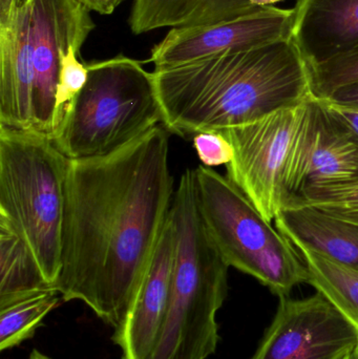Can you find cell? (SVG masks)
Wrapping results in <instances>:
<instances>
[{
	"instance_id": "cell-21",
	"label": "cell",
	"mask_w": 358,
	"mask_h": 359,
	"mask_svg": "<svg viewBox=\"0 0 358 359\" xmlns=\"http://www.w3.org/2000/svg\"><path fill=\"white\" fill-rule=\"evenodd\" d=\"M313 92L328 99L342 88L358 84V50L311 67Z\"/></svg>"
},
{
	"instance_id": "cell-2",
	"label": "cell",
	"mask_w": 358,
	"mask_h": 359,
	"mask_svg": "<svg viewBox=\"0 0 358 359\" xmlns=\"http://www.w3.org/2000/svg\"><path fill=\"white\" fill-rule=\"evenodd\" d=\"M163 126L180 137L252 123L315 97L291 38L155 69Z\"/></svg>"
},
{
	"instance_id": "cell-13",
	"label": "cell",
	"mask_w": 358,
	"mask_h": 359,
	"mask_svg": "<svg viewBox=\"0 0 358 359\" xmlns=\"http://www.w3.org/2000/svg\"><path fill=\"white\" fill-rule=\"evenodd\" d=\"M174 238L170 217L138 293L113 341L123 359H149L159 339L170 302Z\"/></svg>"
},
{
	"instance_id": "cell-20",
	"label": "cell",
	"mask_w": 358,
	"mask_h": 359,
	"mask_svg": "<svg viewBox=\"0 0 358 359\" xmlns=\"http://www.w3.org/2000/svg\"><path fill=\"white\" fill-rule=\"evenodd\" d=\"M287 204L310 207L358 227V179L308 186L298 196L289 198Z\"/></svg>"
},
{
	"instance_id": "cell-23",
	"label": "cell",
	"mask_w": 358,
	"mask_h": 359,
	"mask_svg": "<svg viewBox=\"0 0 358 359\" xmlns=\"http://www.w3.org/2000/svg\"><path fill=\"white\" fill-rule=\"evenodd\" d=\"M198 157L206 168L228 165L233 159V145L221 132H204L193 136Z\"/></svg>"
},
{
	"instance_id": "cell-9",
	"label": "cell",
	"mask_w": 358,
	"mask_h": 359,
	"mask_svg": "<svg viewBox=\"0 0 358 359\" xmlns=\"http://www.w3.org/2000/svg\"><path fill=\"white\" fill-rule=\"evenodd\" d=\"M358 179V137L313 97L303 109L285 170L284 189L288 201L317 184ZM287 201V202H288Z\"/></svg>"
},
{
	"instance_id": "cell-16",
	"label": "cell",
	"mask_w": 358,
	"mask_h": 359,
	"mask_svg": "<svg viewBox=\"0 0 358 359\" xmlns=\"http://www.w3.org/2000/svg\"><path fill=\"white\" fill-rule=\"evenodd\" d=\"M275 227L291 243H300L329 259L358 268V236L350 224L317 209L287 204Z\"/></svg>"
},
{
	"instance_id": "cell-27",
	"label": "cell",
	"mask_w": 358,
	"mask_h": 359,
	"mask_svg": "<svg viewBox=\"0 0 358 359\" xmlns=\"http://www.w3.org/2000/svg\"><path fill=\"white\" fill-rule=\"evenodd\" d=\"M29 359H52L46 356V354L41 353V352L38 351V350L34 349L32 351L31 355H29Z\"/></svg>"
},
{
	"instance_id": "cell-14",
	"label": "cell",
	"mask_w": 358,
	"mask_h": 359,
	"mask_svg": "<svg viewBox=\"0 0 358 359\" xmlns=\"http://www.w3.org/2000/svg\"><path fill=\"white\" fill-rule=\"evenodd\" d=\"M291 39L310 67L358 50V0H296Z\"/></svg>"
},
{
	"instance_id": "cell-3",
	"label": "cell",
	"mask_w": 358,
	"mask_h": 359,
	"mask_svg": "<svg viewBox=\"0 0 358 359\" xmlns=\"http://www.w3.org/2000/svg\"><path fill=\"white\" fill-rule=\"evenodd\" d=\"M174 228L172 288L165 320L149 359H207L219 343L216 313L228 293V264L204 224L195 170L179 181L170 213Z\"/></svg>"
},
{
	"instance_id": "cell-5",
	"label": "cell",
	"mask_w": 358,
	"mask_h": 359,
	"mask_svg": "<svg viewBox=\"0 0 358 359\" xmlns=\"http://www.w3.org/2000/svg\"><path fill=\"white\" fill-rule=\"evenodd\" d=\"M88 67L85 86L53 137L69 160L106 157L163 123L155 76L142 63L118 55Z\"/></svg>"
},
{
	"instance_id": "cell-7",
	"label": "cell",
	"mask_w": 358,
	"mask_h": 359,
	"mask_svg": "<svg viewBox=\"0 0 358 359\" xmlns=\"http://www.w3.org/2000/svg\"><path fill=\"white\" fill-rule=\"evenodd\" d=\"M304 104L221 132L235 151L233 161L226 166L227 178L269 223L288 201L284 170Z\"/></svg>"
},
{
	"instance_id": "cell-28",
	"label": "cell",
	"mask_w": 358,
	"mask_h": 359,
	"mask_svg": "<svg viewBox=\"0 0 358 359\" xmlns=\"http://www.w3.org/2000/svg\"><path fill=\"white\" fill-rule=\"evenodd\" d=\"M346 359H358V347Z\"/></svg>"
},
{
	"instance_id": "cell-29",
	"label": "cell",
	"mask_w": 358,
	"mask_h": 359,
	"mask_svg": "<svg viewBox=\"0 0 358 359\" xmlns=\"http://www.w3.org/2000/svg\"><path fill=\"white\" fill-rule=\"evenodd\" d=\"M124 1H125V0H120V4H123Z\"/></svg>"
},
{
	"instance_id": "cell-6",
	"label": "cell",
	"mask_w": 358,
	"mask_h": 359,
	"mask_svg": "<svg viewBox=\"0 0 358 359\" xmlns=\"http://www.w3.org/2000/svg\"><path fill=\"white\" fill-rule=\"evenodd\" d=\"M193 170L200 212L229 267L256 278L279 299L308 282L306 265L291 243L230 180L204 165Z\"/></svg>"
},
{
	"instance_id": "cell-12",
	"label": "cell",
	"mask_w": 358,
	"mask_h": 359,
	"mask_svg": "<svg viewBox=\"0 0 358 359\" xmlns=\"http://www.w3.org/2000/svg\"><path fill=\"white\" fill-rule=\"evenodd\" d=\"M31 0L0 16V126L34 130Z\"/></svg>"
},
{
	"instance_id": "cell-22",
	"label": "cell",
	"mask_w": 358,
	"mask_h": 359,
	"mask_svg": "<svg viewBox=\"0 0 358 359\" xmlns=\"http://www.w3.org/2000/svg\"><path fill=\"white\" fill-rule=\"evenodd\" d=\"M80 50L81 48L77 46H71L61 58L55 103L54 134L67 107L88 81V65L79 60Z\"/></svg>"
},
{
	"instance_id": "cell-25",
	"label": "cell",
	"mask_w": 358,
	"mask_h": 359,
	"mask_svg": "<svg viewBox=\"0 0 358 359\" xmlns=\"http://www.w3.org/2000/svg\"><path fill=\"white\" fill-rule=\"evenodd\" d=\"M90 12L101 15L113 14V11L120 6V0H79Z\"/></svg>"
},
{
	"instance_id": "cell-24",
	"label": "cell",
	"mask_w": 358,
	"mask_h": 359,
	"mask_svg": "<svg viewBox=\"0 0 358 359\" xmlns=\"http://www.w3.org/2000/svg\"><path fill=\"white\" fill-rule=\"evenodd\" d=\"M327 100L331 101L340 107L358 111V84L338 90Z\"/></svg>"
},
{
	"instance_id": "cell-18",
	"label": "cell",
	"mask_w": 358,
	"mask_h": 359,
	"mask_svg": "<svg viewBox=\"0 0 358 359\" xmlns=\"http://www.w3.org/2000/svg\"><path fill=\"white\" fill-rule=\"evenodd\" d=\"M291 245L306 265L307 283L358 329V268L329 259L300 243Z\"/></svg>"
},
{
	"instance_id": "cell-10",
	"label": "cell",
	"mask_w": 358,
	"mask_h": 359,
	"mask_svg": "<svg viewBox=\"0 0 358 359\" xmlns=\"http://www.w3.org/2000/svg\"><path fill=\"white\" fill-rule=\"evenodd\" d=\"M34 130L52 137L62 55L81 48L95 27L79 0H31Z\"/></svg>"
},
{
	"instance_id": "cell-15",
	"label": "cell",
	"mask_w": 358,
	"mask_h": 359,
	"mask_svg": "<svg viewBox=\"0 0 358 359\" xmlns=\"http://www.w3.org/2000/svg\"><path fill=\"white\" fill-rule=\"evenodd\" d=\"M284 0H134L128 25L135 35L164 27L233 20Z\"/></svg>"
},
{
	"instance_id": "cell-11",
	"label": "cell",
	"mask_w": 358,
	"mask_h": 359,
	"mask_svg": "<svg viewBox=\"0 0 358 359\" xmlns=\"http://www.w3.org/2000/svg\"><path fill=\"white\" fill-rule=\"evenodd\" d=\"M294 18V8L273 6L224 22L174 27L153 46L149 61L155 69H164L225 50L289 39Z\"/></svg>"
},
{
	"instance_id": "cell-26",
	"label": "cell",
	"mask_w": 358,
	"mask_h": 359,
	"mask_svg": "<svg viewBox=\"0 0 358 359\" xmlns=\"http://www.w3.org/2000/svg\"><path fill=\"white\" fill-rule=\"evenodd\" d=\"M13 0H0V16L6 14L12 6Z\"/></svg>"
},
{
	"instance_id": "cell-19",
	"label": "cell",
	"mask_w": 358,
	"mask_h": 359,
	"mask_svg": "<svg viewBox=\"0 0 358 359\" xmlns=\"http://www.w3.org/2000/svg\"><path fill=\"white\" fill-rule=\"evenodd\" d=\"M60 299L56 289H48L0 307V350L12 349L32 339Z\"/></svg>"
},
{
	"instance_id": "cell-17",
	"label": "cell",
	"mask_w": 358,
	"mask_h": 359,
	"mask_svg": "<svg viewBox=\"0 0 358 359\" xmlns=\"http://www.w3.org/2000/svg\"><path fill=\"white\" fill-rule=\"evenodd\" d=\"M50 286L27 243L0 222V307Z\"/></svg>"
},
{
	"instance_id": "cell-8",
	"label": "cell",
	"mask_w": 358,
	"mask_h": 359,
	"mask_svg": "<svg viewBox=\"0 0 358 359\" xmlns=\"http://www.w3.org/2000/svg\"><path fill=\"white\" fill-rule=\"evenodd\" d=\"M358 329L319 292L280 297L277 314L252 359H346Z\"/></svg>"
},
{
	"instance_id": "cell-4",
	"label": "cell",
	"mask_w": 358,
	"mask_h": 359,
	"mask_svg": "<svg viewBox=\"0 0 358 359\" xmlns=\"http://www.w3.org/2000/svg\"><path fill=\"white\" fill-rule=\"evenodd\" d=\"M71 160L52 137L0 126V222L23 238L55 289Z\"/></svg>"
},
{
	"instance_id": "cell-1",
	"label": "cell",
	"mask_w": 358,
	"mask_h": 359,
	"mask_svg": "<svg viewBox=\"0 0 358 359\" xmlns=\"http://www.w3.org/2000/svg\"><path fill=\"white\" fill-rule=\"evenodd\" d=\"M167 132L157 126L106 157L69 163L55 289L113 329L128 314L170 217Z\"/></svg>"
}]
</instances>
